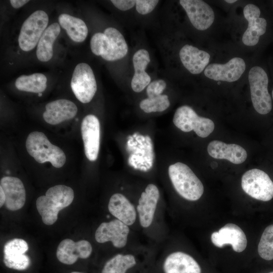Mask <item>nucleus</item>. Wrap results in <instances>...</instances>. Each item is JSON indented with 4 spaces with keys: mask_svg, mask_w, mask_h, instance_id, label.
<instances>
[{
    "mask_svg": "<svg viewBox=\"0 0 273 273\" xmlns=\"http://www.w3.org/2000/svg\"><path fill=\"white\" fill-rule=\"evenodd\" d=\"M133 200L141 236L148 243L160 246L169 234L165 220L167 209L162 202L159 189L149 183Z\"/></svg>",
    "mask_w": 273,
    "mask_h": 273,
    "instance_id": "obj_1",
    "label": "nucleus"
},
{
    "mask_svg": "<svg viewBox=\"0 0 273 273\" xmlns=\"http://www.w3.org/2000/svg\"><path fill=\"white\" fill-rule=\"evenodd\" d=\"M159 247L146 243L114 254L104 264L101 273H133L156 259Z\"/></svg>",
    "mask_w": 273,
    "mask_h": 273,
    "instance_id": "obj_2",
    "label": "nucleus"
},
{
    "mask_svg": "<svg viewBox=\"0 0 273 273\" xmlns=\"http://www.w3.org/2000/svg\"><path fill=\"white\" fill-rule=\"evenodd\" d=\"M141 236L126 224L113 218L99 224L95 230V239L99 244L110 243L117 253L146 243L141 241Z\"/></svg>",
    "mask_w": 273,
    "mask_h": 273,
    "instance_id": "obj_3",
    "label": "nucleus"
},
{
    "mask_svg": "<svg viewBox=\"0 0 273 273\" xmlns=\"http://www.w3.org/2000/svg\"><path fill=\"white\" fill-rule=\"evenodd\" d=\"M160 273H202L196 259L186 250L174 247L169 236L159 249Z\"/></svg>",
    "mask_w": 273,
    "mask_h": 273,
    "instance_id": "obj_4",
    "label": "nucleus"
},
{
    "mask_svg": "<svg viewBox=\"0 0 273 273\" xmlns=\"http://www.w3.org/2000/svg\"><path fill=\"white\" fill-rule=\"evenodd\" d=\"M74 197L73 189L67 186L58 185L49 188L46 195L39 197L36 201L43 223L48 225L55 223L59 211L69 206Z\"/></svg>",
    "mask_w": 273,
    "mask_h": 273,
    "instance_id": "obj_5",
    "label": "nucleus"
},
{
    "mask_svg": "<svg viewBox=\"0 0 273 273\" xmlns=\"http://www.w3.org/2000/svg\"><path fill=\"white\" fill-rule=\"evenodd\" d=\"M168 173L173 189L181 198L194 202L201 198L204 191L203 185L188 165L181 162L171 164Z\"/></svg>",
    "mask_w": 273,
    "mask_h": 273,
    "instance_id": "obj_6",
    "label": "nucleus"
},
{
    "mask_svg": "<svg viewBox=\"0 0 273 273\" xmlns=\"http://www.w3.org/2000/svg\"><path fill=\"white\" fill-rule=\"evenodd\" d=\"M90 46L93 54L109 61L120 60L128 52V46L123 36L113 27L106 28L104 33H95L90 39Z\"/></svg>",
    "mask_w": 273,
    "mask_h": 273,
    "instance_id": "obj_7",
    "label": "nucleus"
},
{
    "mask_svg": "<svg viewBox=\"0 0 273 273\" xmlns=\"http://www.w3.org/2000/svg\"><path fill=\"white\" fill-rule=\"evenodd\" d=\"M26 148L28 154L39 163L50 162L54 167L59 168L66 162L63 151L52 144L42 132L30 133L26 141Z\"/></svg>",
    "mask_w": 273,
    "mask_h": 273,
    "instance_id": "obj_8",
    "label": "nucleus"
},
{
    "mask_svg": "<svg viewBox=\"0 0 273 273\" xmlns=\"http://www.w3.org/2000/svg\"><path fill=\"white\" fill-rule=\"evenodd\" d=\"M248 79L254 108L260 114H267L272 109V102L267 89L266 73L261 67L254 66L249 72Z\"/></svg>",
    "mask_w": 273,
    "mask_h": 273,
    "instance_id": "obj_9",
    "label": "nucleus"
},
{
    "mask_svg": "<svg viewBox=\"0 0 273 273\" xmlns=\"http://www.w3.org/2000/svg\"><path fill=\"white\" fill-rule=\"evenodd\" d=\"M174 124L184 132L194 130L201 138L207 137L214 129V123L210 119L199 116L190 106L178 108L173 116Z\"/></svg>",
    "mask_w": 273,
    "mask_h": 273,
    "instance_id": "obj_10",
    "label": "nucleus"
},
{
    "mask_svg": "<svg viewBox=\"0 0 273 273\" xmlns=\"http://www.w3.org/2000/svg\"><path fill=\"white\" fill-rule=\"evenodd\" d=\"M49 22V17L43 11L37 10L31 14L23 23L18 37V43L22 51L33 49Z\"/></svg>",
    "mask_w": 273,
    "mask_h": 273,
    "instance_id": "obj_11",
    "label": "nucleus"
},
{
    "mask_svg": "<svg viewBox=\"0 0 273 273\" xmlns=\"http://www.w3.org/2000/svg\"><path fill=\"white\" fill-rule=\"evenodd\" d=\"M243 190L252 198L268 201L273 198V182L264 171L257 168L250 169L242 176Z\"/></svg>",
    "mask_w": 273,
    "mask_h": 273,
    "instance_id": "obj_12",
    "label": "nucleus"
},
{
    "mask_svg": "<svg viewBox=\"0 0 273 273\" xmlns=\"http://www.w3.org/2000/svg\"><path fill=\"white\" fill-rule=\"evenodd\" d=\"M70 85L75 96L80 102L87 103L92 101L97 86L93 71L87 64L80 63L76 66Z\"/></svg>",
    "mask_w": 273,
    "mask_h": 273,
    "instance_id": "obj_13",
    "label": "nucleus"
},
{
    "mask_svg": "<svg viewBox=\"0 0 273 273\" xmlns=\"http://www.w3.org/2000/svg\"><path fill=\"white\" fill-rule=\"evenodd\" d=\"M210 239L215 247L221 248L229 245L237 253L243 252L247 245L245 233L239 225L233 223H226L218 231L212 233Z\"/></svg>",
    "mask_w": 273,
    "mask_h": 273,
    "instance_id": "obj_14",
    "label": "nucleus"
},
{
    "mask_svg": "<svg viewBox=\"0 0 273 273\" xmlns=\"http://www.w3.org/2000/svg\"><path fill=\"white\" fill-rule=\"evenodd\" d=\"M81 131L85 156L89 161H95L98 156L100 142L98 118L93 114L85 116L81 123Z\"/></svg>",
    "mask_w": 273,
    "mask_h": 273,
    "instance_id": "obj_15",
    "label": "nucleus"
},
{
    "mask_svg": "<svg viewBox=\"0 0 273 273\" xmlns=\"http://www.w3.org/2000/svg\"><path fill=\"white\" fill-rule=\"evenodd\" d=\"M245 68L244 60L235 57L225 64H210L206 67L204 74L214 80L234 82L240 78Z\"/></svg>",
    "mask_w": 273,
    "mask_h": 273,
    "instance_id": "obj_16",
    "label": "nucleus"
},
{
    "mask_svg": "<svg viewBox=\"0 0 273 273\" xmlns=\"http://www.w3.org/2000/svg\"><path fill=\"white\" fill-rule=\"evenodd\" d=\"M179 3L197 29L205 30L212 24L214 13L206 2L201 0H180Z\"/></svg>",
    "mask_w": 273,
    "mask_h": 273,
    "instance_id": "obj_17",
    "label": "nucleus"
},
{
    "mask_svg": "<svg viewBox=\"0 0 273 273\" xmlns=\"http://www.w3.org/2000/svg\"><path fill=\"white\" fill-rule=\"evenodd\" d=\"M28 250V244L23 239L15 238L8 241L4 247V264L18 270L27 269L31 263L30 258L25 254Z\"/></svg>",
    "mask_w": 273,
    "mask_h": 273,
    "instance_id": "obj_18",
    "label": "nucleus"
},
{
    "mask_svg": "<svg viewBox=\"0 0 273 273\" xmlns=\"http://www.w3.org/2000/svg\"><path fill=\"white\" fill-rule=\"evenodd\" d=\"M243 14L248 26L243 35L242 41L246 46H254L258 42L260 36L266 32L267 22L264 18L259 17L260 10L253 4L247 5Z\"/></svg>",
    "mask_w": 273,
    "mask_h": 273,
    "instance_id": "obj_19",
    "label": "nucleus"
},
{
    "mask_svg": "<svg viewBox=\"0 0 273 273\" xmlns=\"http://www.w3.org/2000/svg\"><path fill=\"white\" fill-rule=\"evenodd\" d=\"M92 252L93 246L88 241L81 240L74 242L71 239H66L59 244L56 256L61 263L71 265L74 263L78 258H88Z\"/></svg>",
    "mask_w": 273,
    "mask_h": 273,
    "instance_id": "obj_20",
    "label": "nucleus"
},
{
    "mask_svg": "<svg viewBox=\"0 0 273 273\" xmlns=\"http://www.w3.org/2000/svg\"><path fill=\"white\" fill-rule=\"evenodd\" d=\"M1 188L6 196L5 206L10 211H16L23 207L26 201V191L22 181L18 178L5 176L0 181Z\"/></svg>",
    "mask_w": 273,
    "mask_h": 273,
    "instance_id": "obj_21",
    "label": "nucleus"
},
{
    "mask_svg": "<svg viewBox=\"0 0 273 273\" xmlns=\"http://www.w3.org/2000/svg\"><path fill=\"white\" fill-rule=\"evenodd\" d=\"M46 110L43 118L46 122L52 125L73 118L78 111L76 105L66 99H59L48 103Z\"/></svg>",
    "mask_w": 273,
    "mask_h": 273,
    "instance_id": "obj_22",
    "label": "nucleus"
},
{
    "mask_svg": "<svg viewBox=\"0 0 273 273\" xmlns=\"http://www.w3.org/2000/svg\"><path fill=\"white\" fill-rule=\"evenodd\" d=\"M207 152L212 158L225 159L235 164L243 163L247 157L246 151L241 146L228 144L218 140L210 142L207 146Z\"/></svg>",
    "mask_w": 273,
    "mask_h": 273,
    "instance_id": "obj_23",
    "label": "nucleus"
},
{
    "mask_svg": "<svg viewBox=\"0 0 273 273\" xmlns=\"http://www.w3.org/2000/svg\"><path fill=\"white\" fill-rule=\"evenodd\" d=\"M179 57L184 67L192 74L202 72L208 65L210 56L206 52L186 44L179 51Z\"/></svg>",
    "mask_w": 273,
    "mask_h": 273,
    "instance_id": "obj_24",
    "label": "nucleus"
},
{
    "mask_svg": "<svg viewBox=\"0 0 273 273\" xmlns=\"http://www.w3.org/2000/svg\"><path fill=\"white\" fill-rule=\"evenodd\" d=\"M134 73L132 77L131 86L132 90L136 93L142 92L151 82V77L145 71L146 67L150 62L148 52L144 49L136 51L132 58Z\"/></svg>",
    "mask_w": 273,
    "mask_h": 273,
    "instance_id": "obj_25",
    "label": "nucleus"
},
{
    "mask_svg": "<svg viewBox=\"0 0 273 273\" xmlns=\"http://www.w3.org/2000/svg\"><path fill=\"white\" fill-rule=\"evenodd\" d=\"M60 31V26L58 23L52 24L44 30L37 43L36 56L38 60L47 62L52 59L53 44Z\"/></svg>",
    "mask_w": 273,
    "mask_h": 273,
    "instance_id": "obj_26",
    "label": "nucleus"
},
{
    "mask_svg": "<svg viewBox=\"0 0 273 273\" xmlns=\"http://www.w3.org/2000/svg\"><path fill=\"white\" fill-rule=\"evenodd\" d=\"M58 21L60 26L65 30L72 40L81 42L86 38L88 29L85 22L81 19L67 14H62L59 16Z\"/></svg>",
    "mask_w": 273,
    "mask_h": 273,
    "instance_id": "obj_27",
    "label": "nucleus"
},
{
    "mask_svg": "<svg viewBox=\"0 0 273 273\" xmlns=\"http://www.w3.org/2000/svg\"><path fill=\"white\" fill-rule=\"evenodd\" d=\"M47 82V78L44 74L36 73L19 76L16 80L15 84L20 90L39 94L45 90Z\"/></svg>",
    "mask_w": 273,
    "mask_h": 273,
    "instance_id": "obj_28",
    "label": "nucleus"
},
{
    "mask_svg": "<svg viewBox=\"0 0 273 273\" xmlns=\"http://www.w3.org/2000/svg\"><path fill=\"white\" fill-rule=\"evenodd\" d=\"M258 253L265 260L273 259V224L264 230L258 245Z\"/></svg>",
    "mask_w": 273,
    "mask_h": 273,
    "instance_id": "obj_29",
    "label": "nucleus"
},
{
    "mask_svg": "<svg viewBox=\"0 0 273 273\" xmlns=\"http://www.w3.org/2000/svg\"><path fill=\"white\" fill-rule=\"evenodd\" d=\"M170 105L168 97L166 95H161L152 98L143 100L140 107L146 113L162 112L167 109Z\"/></svg>",
    "mask_w": 273,
    "mask_h": 273,
    "instance_id": "obj_30",
    "label": "nucleus"
},
{
    "mask_svg": "<svg viewBox=\"0 0 273 273\" xmlns=\"http://www.w3.org/2000/svg\"><path fill=\"white\" fill-rule=\"evenodd\" d=\"M166 86V82L162 79L155 80L147 86L146 92L149 98L161 95Z\"/></svg>",
    "mask_w": 273,
    "mask_h": 273,
    "instance_id": "obj_31",
    "label": "nucleus"
},
{
    "mask_svg": "<svg viewBox=\"0 0 273 273\" xmlns=\"http://www.w3.org/2000/svg\"><path fill=\"white\" fill-rule=\"evenodd\" d=\"M158 2L156 0H136V10L140 14L146 15L154 10Z\"/></svg>",
    "mask_w": 273,
    "mask_h": 273,
    "instance_id": "obj_32",
    "label": "nucleus"
},
{
    "mask_svg": "<svg viewBox=\"0 0 273 273\" xmlns=\"http://www.w3.org/2000/svg\"><path fill=\"white\" fill-rule=\"evenodd\" d=\"M112 3L115 7L121 11L130 9L136 4L134 0H112Z\"/></svg>",
    "mask_w": 273,
    "mask_h": 273,
    "instance_id": "obj_33",
    "label": "nucleus"
},
{
    "mask_svg": "<svg viewBox=\"0 0 273 273\" xmlns=\"http://www.w3.org/2000/svg\"><path fill=\"white\" fill-rule=\"evenodd\" d=\"M27 0H11L10 1L12 6L15 9H19L29 2Z\"/></svg>",
    "mask_w": 273,
    "mask_h": 273,
    "instance_id": "obj_34",
    "label": "nucleus"
},
{
    "mask_svg": "<svg viewBox=\"0 0 273 273\" xmlns=\"http://www.w3.org/2000/svg\"><path fill=\"white\" fill-rule=\"evenodd\" d=\"M6 202V196L3 190L0 188V207L5 205Z\"/></svg>",
    "mask_w": 273,
    "mask_h": 273,
    "instance_id": "obj_35",
    "label": "nucleus"
},
{
    "mask_svg": "<svg viewBox=\"0 0 273 273\" xmlns=\"http://www.w3.org/2000/svg\"><path fill=\"white\" fill-rule=\"evenodd\" d=\"M225 2L228 3H234L237 2V1L236 0H225Z\"/></svg>",
    "mask_w": 273,
    "mask_h": 273,
    "instance_id": "obj_36",
    "label": "nucleus"
},
{
    "mask_svg": "<svg viewBox=\"0 0 273 273\" xmlns=\"http://www.w3.org/2000/svg\"><path fill=\"white\" fill-rule=\"evenodd\" d=\"M71 273H83V272H78V271H73Z\"/></svg>",
    "mask_w": 273,
    "mask_h": 273,
    "instance_id": "obj_37",
    "label": "nucleus"
},
{
    "mask_svg": "<svg viewBox=\"0 0 273 273\" xmlns=\"http://www.w3.org/2000/svg\"><path fill=\"white\" fill-rule=\"evenodd\" d=\"M41 95H42V94H41V93H39V94H38V96H39V97H41Z\"/></svg>",
    "mask_w": 273,
    "mask_h": 273,
    "instance_id": "obj_38",
    "label": "nucleus"
},
{
    "mask_svg": "<svg viewBox=\"0 0 273 273\" xmlns=\"http://www.w3.org/2000/svg\"><path fill=\"white\" fill-rule=\"evenodd\" d=\"M272 99H273V90L272 91Z\"/></svg>",
    "mask_w": 273,
    "mask_h": 273,
    "instance_id": "obj_39",
    "label": "nucleus"
},
{
    "mask_svg": "<svg viewBox=\"0 0 273 273\" xmlns=\"http://www.w3.org/2000/svg\"><path fill=\"white\" fill-rule=\"evenodd\" d=\"M269 273H273V271H271V272H269Z\"/></svg>",
    "mask_w": 273,
    "mask_h": 273,
    "instance_id": "obj_40",
    "label": "nucleus"
}]
</instances>
